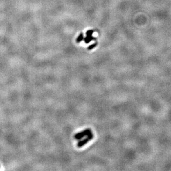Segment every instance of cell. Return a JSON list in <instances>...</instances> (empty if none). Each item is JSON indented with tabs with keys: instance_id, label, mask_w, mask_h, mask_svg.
Masks as SVG:
<instances>
[{
	"instance_id": "obj_1",
	"label": "cell",
	"mask_w": 171,
	"mask_h": 171,
	"mask_svg": "<svg viewBox=\"0 0 171 171\" xmlns=\"http://www.w3.org/2000/svg\"><path fill=\"white\" fill-rule=\"evenodd\" d=\"M93 133H90L89 134L88 136H87V137H86L85 139H83L82 140L80 141L78 144H77V147L79 148L82 147L84 145H85L86 144H87L89 141H91V139H93Z\"/></svg>"
},
{
	"instance_id": "obj_2",
	"label": "cell",
	"mask_w": 171,
	"mask_h": 171,
	"mask_svg": "<svg viewBox=\"0 0 171 171\" xmlns=\"http://www.w3.org/2000/svg\"><path fill=\"white\" fill-rule=\"evenodd\" d=\"M91 130L89 129H86L83 130V131H81L79 133H76L75 135V139L80 140V139H82L83 137H84L85 136H88L89 134L91 133Z\"/></svg>"
},
{
	"instance_id": "obj_3",
	"label": "cell",
	"mask_w": 171,
	"mask_h": 171,
	"mask_svg": "<svg viewBox=\"0 0 171 171\" xmlns=\"http://www.w3.org/2000/svg\"><path fill=\"white\" fill-rule=\"evenodd\" d=\"M96 38L93 36H87L85 38H84V41L85 43L88 44L90 42H91L93 40H95Z\"/></svg>"
},
{
	"instance_id": "obj_4",
	"label": "cell",
	"mask_w": 171,
	"mask_h": 171,
	"mask_svg": "<svg viewBox=\"0 0 171 171\" xmlns=\"http://www.w3.org/2000/svg\"><path fill=\"white\" fill-rule=\"evenodd\" d=\"M83 40H84L83 34V33H81L80 34L79 36H78V37H77V39H76V42H77V43H80L81 42H82Z\"/></svg>"
},
{
	"instance_id": "obj_5",
	"label": "cell",
	"mask_w": 171,
	"mask_h": 171,
	"mask_svg": "<svg viewBox=\"0 0 171 171\" xmlns=\"http://www.w3.org/2000/svg\"><path fill=\"white\" fill-rule=\"evenodd\" d=\"M97 45H98L97 42H95V43H93V44H92V45H89V47H88V48H87V49H88L89 51L92 50V49H94V48H95L96 47Z\"/></svg>"
},
{
	"instance_id": "obj_6",
	"label": "cell",
	"mask_w": 171,
	"mask_h": 171,
	"mask_svg": "<svg viewBox=\"0 0 171 171\" xmlns=\"http://www.w3.org/2000/svg\"><path fill=\"white\" fill-rule=\"evenodd\" d=\"M93 32H94L93 30H89V31H87L86 32V34L87 36H92V34H93Z\"/></svg>"
}]
</instances>
